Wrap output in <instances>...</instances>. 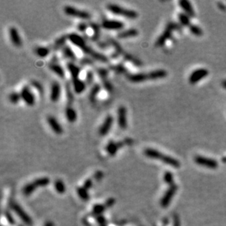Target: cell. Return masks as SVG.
Masks as SVG:
<instances>
[{"instance_id":"3957f363","label":"cell","mask_w":226,"mask_h":226,"mask_svg":"<svg viewBox=\"0 0 226 226\" xmlns=\"http://www.w3.org/2000/svg\"><path fill=\"white\" fill-rule=\"evenodd\" d=\"M107 9L111 13L117 15V16L125 17L126 19H135L138 16V13L136 11L133 10H129L127 9V8L122 7L118 5V4H109L107 5Z\"/></svg>"},{"instance_id":"8fae6325","label":"cell","mask_w":226,"mask_h":226,"mask_svg":"<svg viewBox=\"0 0 226 226\" xmlns=\"http://www.w3.org/2000/svg\"><path fill=\"white\" fill-rule=\"evenodd\" d=\"M209 75V70L205 68H200L192 72L189 77V82L190 84H196Z\"/></svg>"},{"instance_id":"603a6c76","label":"cell","mask_w":226,"mask_h":226,"mask_svg":"<svg viewBox=\"0 0 226 226\" xmlns=\"http://www.w3.org/2000/svg\"><path fill=\"white\" fill-rule=\"evenodd\" d=\"M67 68L70 74L72 76V80L79 79V75L81 73V69L79 66L73 64V62H68L67 64Z\"/></svg>"},{"instance_id":"91938a15","label":"cell","mask_w":226,"mask_h":226,"mask_svg":"<svg viewBox=\"0 0 226 226\" xmlns=\"http://www.w3.org/2000/svg\"><path fill=\"white\" fill-rule=\"evenodd\" d=\"M100 226H106V225H100Z\"/></svg>"},{"instance_id":"f5cc1de1","label":"cell","mask_w":226,"mask_h":226,"mask_svg":"<svg viewBox=\"0 0 226 226\" xmlns=\"http://www.w3.org/2000/svg\"><path fill=\"white\" fill-rule=\"evenodd\" d=\"M81 64H92V60H91L90 59H88V58H85V59H82L81 60Z\"/></svg>"},{"instance_id":"7a4b0ae2","label":"cell","mask_w":226,"mask_h":226,"mask_svg":"<svg viewBox=\"0 0 226 226\" xmlns=\"http://www.w3.org/2000/svg\"><path fill=\"white\" fill-rule=\"evenodd\" d=\"M144 155L147 156V157L154 159H158V160L162 161V162L165 163L166 165H170L173 168H178L181 166V163L179 160L177 159L174 158L171 156L166 155V154H162L157 149H152V148H147L144 151Z\"/></svg>"},{"instance_id":"bcb514c9","label":"cell","mask_w":226,"mask_h":226,"mask_svg":"<svg viewBox=\"0 0 226 226\" xmlns=\"http://www.w3.org/2000/svg\"><path fill=\"white\" fill-rule=\"evenodd\" d=\"M92 184H93L92 180V179H86V180L85 181V182L84 183L83 187H84L85 189H87V190H89V189L92 187Z\"/></svg>"},{"instance_id":"4316f807","label":"cell","mask_w":226,"mask_h":226,"mask_svg":"<svg viewBox=\"0 0 226 226\" xmlns=\"http://www.w3.org/2000/svg\"><path fill=\"white\" fill-rule=\"evenodd\" d=\"M101 90V86L99 85V84H96L93 86V87L91 89L90 93H89V100L91 101L92 103H95L96 100H97V97L99 94Z\"/></svg>"},{"instance_id":"f1b7e54d","label":"cell","mask_w":226,"mask_h":226,"mask_svg":"<svg viewBox=\"0 0 226 226\" xmlns=\"http://www.w3.org/2000/svg\"><path fill=\"white\" fill-rule=\"evenodd\" d=\"M107 209L106 206L104 204H96L94 205L92 208V214L93 215L97 216L102 215V214L103 213L104 211Z\"/></svg>"},{"instance_id":"4fadbf2b","label":"cell","mask_w":226,"mask_h":226,"mask_svg":"<svg viewBox=\"0 0 226 226\" xmlns=\"http://www.w3.org/2000/svg\"><path fill=\"white\" fill-rule=\"evenodd\" d=\"M114 124V117L113 116L109 115L106 117L105 120L100 127L98 133L101 136H106V135L110 132L111 127Z\"/></svg>"},{"instance_id":"2e32d148","label":"cell","mask_w":226,"mask_h":226,"mask_svg":"<svg viewBox=\"0 0 226 226\" xmlns=\"http://www.w3.org/2000/svg\"><path fill=\"white\" fill-rule=\"evenodd\" d=\"M82 51L85 53L86 54L89 55V56L93 58L95 60H97L99 61H101V62H108L109 61V59H108L107 56H106L103 54H100V53L97 52L94 50H93L92 48L89 47V46H86L84 49H82Z\"/></svg>"},{"instance_id":"44dd1931","label":"cell","mask_w":226,"mask_h":226,"mask_svg":"<svg viewBox=\"0 0 226 226\" xmlns=\"http://www.w3.org/2000/svg\"><path fill=\"white\" fill-rule=\"evenodd\" d=\"M179 5L181 8L184 11V13L189 16V17H195V13L191 3L187 0H181L179 1Z\"/></svg>"},{"instance_id":"e0dca14e","label":"cell","mask_w":226,"mask_h":226,"mask_svg":"<svg viewBox=\"0 0 226 226\" xmlns=\"http://www.w3.org/2000/svg\"><path fill=\"white\" fill-rule=\"evenodd\" d=\"M61 86L57 81H54L51 86L50 92V100L53 103H57L60 99L61 96Z\"/></svg>"},{"instance_id":"8992f818","label":"cell","mask_w":226,"mask_h":226,"mask_svg":"<svg viewBox=\"0 0 226 226\" xmlns=\"http://www.w3.org/2000/svg\"><path fill=\"white\" fill-rule=\"evenodd\" d=\"M64 12L66 15L69 16H72V17L79 18V19H84V20H88L91 19V14L89 12L85 10H81L77 9V8L74 7L66 5L64 7Z\"/></svg>"},{"instance_id":"60d3db41","label":"cell","mask_w":226,"mask_h":226,"mask_svg":"<svg viewBox=\"0 0 226 226\" xmlns=\"http://www.w3.org/2000/svg\"><path fill=\"white\" fill-rule=\"evenodd\" d=\"M31 86L37 91L38 92L40 93V94H43V92H44V90H43V87L42 86V84H40V82H38L37 81H32L31 82Z\"/></svg>"},{"instance_id":"7402d4cb","label":"cell","mask_w":226,"mask_h":226,"mask_svg":"<svg viewBox=\"0 0 226 226\" xmlns=\"http://www.w3.org/2000/svg\"><path fill=\"white\" fill-rule=\"evenodd\" d=\"M72 82L74 92H76V94H81V93L84 92V91H85L86 84L84 81H82V80H81L80 79H77L72 80Z\"/></svg>"},{"instance_id":"f546056e","label":"cell","mask_w":226,"mask_h":226,"mask_svg":"<svg viewBox=\"0 0 226 226\" xmlns=\"http://www.w3.org/2000/svg\"><path fill=\"white\" fill-rule=\"evenodd\" d=\"M178 18H179V22H180V24H182V26H189L191 25L190 17H189V16H187L186 13H180L179 14V16H178Z\"/></svg>"},{"instance_id":"ffe728a7","label":"cell","mask_w":226,"mask_h":226,"mask_svg":"<svg viewBox=\"0 0 226 226\" xmlns=\"http://www.w3.org/2000/svg\"><path fill=\"white\" fill-rule=\"evenodd\" d=\"M47 122L49 124V127L52 129L53 132L56 135H61L63 132V128L61 125L58 122L57 119L54 116H49L47 118Z\"/></svg>"},{"instance_id":"836d02e7","label":"cell","mask_w":226,"mask_h":226,"mask_svg":"<svg viewBox=\"0 0 226 226\" xmlns=\"http://www.w3.org/2000/svg\"><path fill=\"white\" fill-rule=\"evenodd\" d=\"M68 39L67 35H63L60 37L59 38H58L57 40L55 41L54 43V49L55 50H57L59 49H60L61 47H64V45L65 44L66 40Z\"/></svg>"},{"instance_id":"52a82bcc","label":"cell","mask_w":226,"mask_h":226,"mask_svg":"<svg viewBox=\"0 0 226 226\" xmlns=\"http://www.w3.org/2000/svg\"><path fill=\"white\" fill-rule=\"evenodd\" d=\"M178 185L176 184H174L169 187V188L166 190L165 193L162 196V199L160 201V205L162 208H167L170 205L172 198H174L176 192H177Z\"/></svg>"},{"instance_id":"d4e9b609","label":"cell","mask_w":226,"mask_h":226,"mask_svg":"<svg viewBox=\"0 0 226 226\" xmlns=\"http://www.w3.org/2000/svg\"><path fill=\"white\" fill-rule=\"evenodd\" d=\"M49 68L52 72H54L56 75H57L61 79H64L65 77V73H64V69L59 64L53 62L49 64Z\"/></svg>"},{"instance_id":"c3c4849f","label":"cell","mask_w":226,"mask_h":226,"mask_svg":"<svg viewBox=\"0 0 226 226\" xmlns=\"http://www.w3.org/2000/svg\"><path fill=\"white\" fill-rule=\"evenodd\" d=\"M116 201L114 198H109V200L106 201V202L105 203V205L106 206V207L108 208H110L111 207H113V206L114 205V204H115Z\"/></svg>"},{"instance_id":"cb8c5ba5","label":"cell","mask_w":226,"mask_h":226,"mask_svg":"<svg viewBox=\"0 0 226 226\" xmlns=\"http://www.w3.org/2000/svg\"><path fill=\"white\" fill-rule=\"evenodd\" d=\"M138 35V31L136 29H129L127 30L122 31L118 34L117 37L119 39H126V38L135 37Z\"/></svg>"},{"instance_id":"277c9868","label":"cell","mask_w":226,"mask_h":226,"mask_svg":"<svg viewBox=\"0 0 226 226\" xmlns=\"http://www.w3.org/2000/svg\"><path fill=\"white\" fill-rule=\"evenodd\" d=\"M50 184V179L48 177L38 178L33 181L31 183L27 184L23 187V194L26 196H29L32 194V192L39 187H46Z\"/></svg>"},{"instance_id":"5b68a950","label":"cell","mask_w":226,"mask_h":226,"mask_svg":"<svg viewBox=\"0 0 226 226\" xmlns=\"http://www.w3.org/2000/svg\"><path fill=\"white\" fill-rule=\"evenodd\" d=\"M179 26L176 24H174V23H168V24L166 25L165 29L162 31V34H160V36L157 38V41H156L155 43V46H157V47H162V46L166 43V41L172 37L173 31H174V30L179 29Z\"/></svg>"},{"instance_id":"b9f144b4","label":"cell","mask_w":226,"mask_h":226,"mask_svg":"<svg viewBox=\"0 0 226 226\" xmlns=\"http://www.w3.org/2000/svg\"><path fill=\"white\" fill-rule=\"evenodd\" d=\"M91 27H92L94 34L93 36V40H97L98 37H99L100 33V26L97 24H95V23H92L91 24Z\"/></svg>"},{"instance_id":"11a10c76","label":"cell","mask_w":226,"mask_h":226,"mask_svg":"<svg viewBox=\"0 0 226 226\" xmlns=\"http://www.w3.org/2000/svg\"><path fill=\"white\" fill-rule=\"evenodd\" d=\"M44 226H54V223L51 221H48V222H46Z\"/></svg>"},{"instance_id":"e575fe53","label":"cell","mask_w":226,"mask_h":226,"mask_svg":"<svg viewBox=\"0 0 226 226\" xmlns=\"http://www.w3.org/2000/svg\"><path fill=\"white\" fill-rule=\"evenodd\" d=\"M189 31H191L192 34L197 36V37H201L204 34V31H203L201 28L195 24H191L189 26Z\"/></svg>"},{"instance_id":"5bb4252c","label":"cell","mask_w":226,"mask_h":226,"mask_svg":"<svg viewBox=\"0 0 226 226\" xmlns=\"http://www.w3.org/2000/svg\"><path fill=\"white\" fill-rule=\"evenodd\" d=\"M118 125L121 129H125L127 127V109L124 106H120L117 111Z\"/></svg>"},{"instance_id":"9c48e42d","label":"cell","mask_w":226,"mask_h":226,"mask_svg":"<svg viewBox=\"0 0 226 226\" xmlns=\"http://www.w3.org/2000/svg\"><path fill=\"white\" fill-rule=\"evenodd\" d=\"M21 100L29 106H33L35 103V97H34V94L31 91L30 88L28 86H23L21 89Z\"/></svg>"},{"instance_id":"d6986e66","label":"cell","mask_w":226,"mask_h":226,"mask_svg":"<svg viewBox=\"0 0 226 226\" xmlns=\"http://www.w3.org/2000/svg\"><path fill=\"white\" fill-rule=\"evenodd\" d=\"M67 38L74 46H77L78 48L82 50L85 46H87L86 44L85 40L79 34H76V33H71V34H68Z\"/></svg>"},{"instance_id":"d6a6232c","label":"cell","mask_w":226,"mask_h":226,"mask_svg":"<svg viewBox=\"0 0 226 226\" xmlns=\"http://www.w3.org/2000/svg\"><path fill=\"white\" fill-rule=\"evenodd\" d=\"M35 53L38 56L41 58H45L49 55L50 49L47 47H38L35 49Z\"/></svg>"},{"instance_id":"680465c9","label":"cell","mask_w":226,"mask_h":226,"mask_svg":"<svg viewBox=\"0 0 226 226\" xmlns=\"http://www.w3.org/2000/svg\"><path fill=\"white\" fill-rule=\"evenodd\" d=\"M222 162H225V163H226V157H223V158L222 159Z\"/></svg>"},{"instance_id":"7c38bea8","label":"cell","mask_w":226,"mask_h":226,"mask_svg":"<svg viewBox=\"0 0 226 226\" xmlns=\"http://www.w3.org/2000/svg\"><path fill=\"white\" fill-rule=\"evenodd\" d=\"M125 143H127V144H130V143H132V141H119V142H115L114 141L110 140L106 147V152H107L108 154H109L110 156H114L116 153H117L118 150H119L120 148L124 147Z\"/></svg>"},{"instance_id":"83f0119b","label":"cell","mask_w":226,"mask_h":226,"mask_svg":"<svg viewBox=\"0 0 226 226\" xmlns=\"http://www.w3.org/2000/svg\"><path fill=\"white\" fill-rule=\"evenodd\" d=\"M62 54L64 57L70 59V60L74 61L76 59V56L74 51L68 46H65L62 48Z\"/></svg>"},{"instance_id":"484cf974","label":"cell","mask_w":226,"mask_h":226,"mask_svg":"<svg viewBox=\"0 0 226 226\" xmlns=\"http://www.w3.org/2000/svg\"><path fill=\"white\" fill-rule=\"evenodd\" d=\"M65 116L68 122L70 123H73L77 120V113L71 106H67L66 107Z\"/></svg>"},{"instance_id":"f6af8a7d","label":"cell","mask_w":226,"mask_h":226,"mask_svg":"<svg viewBox=\"0 0 226 226\" xmlns=\"http://www.w3.org/2000/svg\"><path fill=\"white\" fill-rule=\"evenodd\" d=\"M180 219L178 214H174L173 217V226H180Z\"/></svg>"},{"instance_id":"816d5d0a","label":"cell","mask_w":226,"mask_h":226,"mask_svg":"<svg viewBox=\"0 0 226 226\" xmlns=\"http://www.w3.org/2000/svg\"><path fill=\"white\" fill-rule=\"evenodd\" d=\"M6 218H7V220H8V222H9L11 224V225H14V224H15L14 219L13 218L12 216H11L10 214L9 213H7L6 214Z\"/></svg>"},{"instance_id":"f35d334b","label":"cell","mask_w":226,"mask_h":226,"mask_svg":"<svg viewBox=\"0 0 226 226\" xmlns=\"http://www.w3.org/2000/svg\"><path fill=\"white\" fill-rule=\"evenodd\" d=\"M21 99V94L17 92H13L10 94L9 100L10 102L13 104H17L19 102L20 100Z\"/></svg>"},{"instance_id":"ab89813d","label":"cell","mask_w":226,"mask_h":226,"mask_svg":"<svg viewBox=\"0 0 226 226\" xmlns=\"http://www.w3.org/2000/svg\"><path fill=\"white\" fill-rule=\"evenodd\" d=\"M111 68L113 71L116 72V73H124L127 72V69L124 67V65H122L121 64H116L115 66H112Z\"/></svg>"},{"instance_id":"9a60e30c","label":"cell","mask_w":226,"mask_h":226,"mask_svg":"<svg viewBox=\"0 0 226 226\" xmlns=\"http://www.w3.org/2000/svg\"><path fill=\"white\" fill-rule=\"evenodd\" d=\"M102 26L107 30H119L124 26V23L117 20L106 19L103 21Z\"/></svg>"},{"instance_id":"ba28073f","label":"cell","mask_w":226,"mask_h":226,"mask_svg":"<svg viewBox=\"0 0 226 226\" xmlns=\"http://www.w3.org/2000/svg\"><path fill=\"white\" fill-rule=\"evenodd\" d=\"M11 208H12L13 210L14 211L15 213L19 216V218L21 219L26 225L29 226H31L32 225V220L31 219V217L28 215L27 213L21 208L19 204H16V203H13V204H11Z\"/></svg>"},{"instance_id":"6da1fadb","label":"cell","mask_w":226,"mask_h":226,"mask_svg":"<svg viewBox=\"0 0 226 226\" xmlns=\"http://www.w3.org/2000/svg\"><path fill=\"white\" fill-rule=\"evenodd\" d=\"M168 76L167 71L165 70H156L149 73H140L129 74L127 79L132 83H141L148 80L162 79Z\"/></svg>"},{"instance_id":"74e56055","label":"cell","mask_w":226,"mask_h":226,"mask_svg":"<svg viewBox=\"0 0 226 226\" xmlns=\"http://www.w3.org/2000/svg\"><path fill=\"white\" fill-rule=\"evenodd\" d=\"M97 73L99 77L102 79V81L108 79V75H109V70L106 68H97Z\"/></svg>"},{"instance_id":"f907efd6","label":"cell","mask_w":226,"mask_h":226,"mask_svg":"<svg viewBox=\"0 0 226 226\" xmlns=\"http://www.w3.org/2000/svg\"><path fill=\"white\" fill-rule=\"evenodd\" d=\"M103 177V174L102 171H97V172L95 173V174H94V179H97V180H100Z\"/></svg>"},{"instance_id":"7dc6e473","label":"cell","mask_w":226,"mask_h":226,"mask_svg":"<svg viewBox=\"0 0 226 226\" xmlns=\"http://www.w3.org/2000/svg\"><path fill=\"white\" fill-rule=\"evenodd\" d=\"M78 28H79V30L80 31H81V32H85L86 29H87L88 26L85 23H80L79 26H78Z\"/></svg>"},{"instance_id":"8d00e7d4","label":"cell","mask_w":226,"mask_h":226,"mask_svg":"<svg viewBox=\"0 0 226 226\" xmlns=\"http://www.w3.org/2000/svg\"><path fill=\"white\" fill-rule=\"evenodd\" d=\"M164 182L166 184H168L169 186H171L174 184V175H173L171 171H167L165 173L163 177Z\"/></svg>"},{"instance_id":"30bf717a","label":"cell","mask_w":226,"mask_h":226,"mask_svg":"<svg viewBox=\"0 0 226 226\" xmlns=\"http://www.w3.org/2000/svg\"><path fill=\"white\" fill-rule=\"evenodd\" d=\"M194 161L199 165L204 166V167L214 169L218 167V162L215 159L208 157H203L201 155H197L194 157Z\"/></svg>"},{"instance_id":"ee69618b","label":"cell","mask_w":226,"mask_h":226,"mask_svg":"<svg viewBox=\"0 0 226 226\" xmlns=\"http://www.w3.org/2000/svg\"><path fill=\"white\" fill-rule=\"evenodd\" d=\"M103 81V85L105 89H106L108 92H112L113 86L110 81H109L108 79L104 80V81Z\"/></svg>"},{"instance_id":"9f6ffc18","label":"cell","mask_w":226,"mask_h":226,"mask_svg":"<svg viewBox=\"0 0 226 226\" xmlns=\"http://www.w3.org/2000/svg\"><path fill=\"white\" fill-rule=\"evenodd\" d=\"M169 223V220L168 218H165L163 220V225L164 226H167L168 225Z\"/></svg>"},{"instance_id":"6f0895ef","label":"cell","mask_w":226,"mask_h":226,"mask_svg":"<svg viewBox=\"0 0 226 226\" xmlns=\"http://www.w3.org/2000/svg\"><path fill=\"white\" fill-rule=\"evenodd\" d=\"M221 85H222V86L224 88V89H226V79L222 81V83H221Z\"/></svg>"},{"instance_id":"681fc988","label":"cell","mask_w":226,"mask_h":226,"mask_svg":"<svg viewBox=\"0 0 226 226\" xmlns=\"http://www.w3.org/2000/svg\"><path fill=\"white\" fill-rule=\"evenodd\" d=\"M97 221L98 223L100 224L101 225H106V219H105L104 217H103V216H102V215L97 216Z\"/></svg>"},{"instance_id":"d590c367","label":"cell","mask_w":226,"mask_h":226,"mask_svg":"<svg viewBox=\"0 0 226 226\" xmlns=\"http://www.w3.org/2000/svg\"><path fill=\"white\" fill-rule=\"evenodd\" d=\"M66 96H67V103L68 106H72L73 103L74 101V95L73 94L72 90H71L70 85L69 84H67L66 85Z\"/></svg>"},{"instance_id":"ac0fdd59","label":"cell","mask_w":226,"mask_h":226,"mask_svg":"<svg viewBox=\"0 0 226 226\" xmlns=\"http://www.w3.org/2000/svg\"><path fill=\"white\" fill-rule=\"evenodd\" d=\"M9 37L10 39L11 43L14 45L16 47H21L22 45L21 36H20L19 31L14 26H11L9 29Z\"/></svg>"},{"instance_id":"db71d44e","label":"cell","mask_w":226,"mask_h":226,"mask_svg":"<svg viewBox=\"0 0 226 226\" xmlns=\"http://www.w3.org/2000/svg\"><path fill=\"white\" fill-rule=\"evenodd\" d=\"M218 4V7H219V8H220V9L223 10H225L226 9V7L225 6V4H222V2H218V4Z\"/></svg>"},{"instance_id":"4dcf8cb0","label":"cell","mask_w":226,"mask_h":226,"mask_svg":"<svg viewBox=\"0 0 226 226\" xmlns=\"http://www.w3.org/2000/svg\"><path fill=\"white\" fill-rule=\"evenodd\" d=\"M77 192L78 195L80 198H81V200L84 201H87L89 199V195L88 190L84 188V187H79L77 188Z\"/></svg>"},{"instance_id":"7bdbcfd3","label":"cell","mask_w":226,"mask_h":226,"mask_svg":"<svg viewBox=\"0 0 226 226\" xmlns=\"http://www.w3.org/2000/svg\"><path fill=\"white\" fill-rule=\"evenodd\" d=\"M93 80H94V74L92 71H88L86 74V84L90 85L93 82Z\"/></svg>"},{"instance_id":"1f68e13d","label":"cell","mask_w":226,"mask_h":226,"mask_svg":"<svg viewBox=\"0 0 226 226\" xmlns=\"http://www.w3.org/2000/svg\"><path fill=\"white\" fill-rule=\"evenodd\" d=\"M54 187H55L56 191L59 194H63L66 190L65 184H64V182L61 179L56 180L55 183H54Z\"/></svg>"}]
</instances>
